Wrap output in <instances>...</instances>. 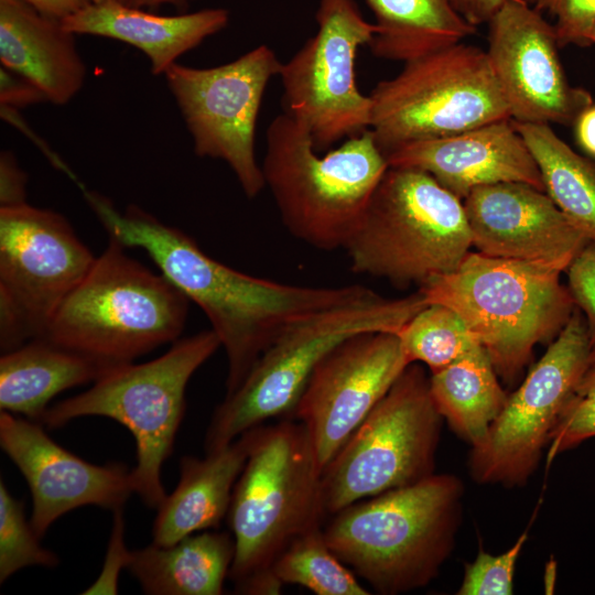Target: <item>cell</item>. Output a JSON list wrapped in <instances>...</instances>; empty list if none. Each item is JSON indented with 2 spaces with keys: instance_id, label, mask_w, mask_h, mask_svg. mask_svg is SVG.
Here are the masks:
<instances>
[{
  "instance_id": "cell-36",
  "label": "cell",
  "mask_w": 595,
  "mask_h": 595,
  "mask_svg": "<svg viewBox=\"0 0 595 595\" xmlns=\"http://www.w3.org/2000/svg\"><path fill=\"white\" fill-rule=\"evenodd\" d=\"M125 523L122 508L113 511V524L102 570L83 594H117L121 569L127 567L130 553L123 539Z\"/></svg>"
},
{
  "instance_id": "cell-32",
  "label": "cell",
  "mask_w": 595,
  "mask_h": 595,
  "mask_svg": "<svg viewBox=\"0 0 595 595\" xmlns=\"http://www.w3.org/2000/svg\"><path fill=\"white\" fill-rule=\"evenodd\" d=\"M595 437V365H589L566 401L547 447V468L562 453Z\"/></svg>"
},
{
  "instance_id": "cell-11",
  "label": "cell",
  "mask_w": 595,
  "mask_h": 595,
  "mask_svg": "<svg viewBox=\"0 0 595 595\" xmlns=\"http://www.w3.org/2000/svg\"><path fill=\"white\" fill-rule=\"evenodd\" d=\"M443 418L410 364L322 472L326 515L434 474Z\"/></svg>"
},
{
  "instance_id": "cell-15",
  "label": "cell",
  "mask_w": 595,
  "mask_h": 595,
  "mask_svg": "<svg viewBox=\"0 0 595 595\" xmlns=\"http://www.w3.org/2000/svg\"><path fill=\"white\" fill-rule=\"evenodd\" d=\"M282 63L267 45L215 67L174 63L163 74L201 158L225 161L248 198L264 187L255 151L256 123L269 80Z\"/></svg>"
},
{
  "instance_id": "cell-27",
  "label": "cell",
  "mask_w": 595,
  "mask_h": 595,
  "mask_svg": "<svg viewBox=\"0 0 595 595\" xmlns=\"http://www.w3.org/2000/svg\"><path fill=\"white\" fill-rule=\"evenodd\" d=\"M430 391L443 420L470 446L483 441L508 399L482 346L432 372Z\"/></svg>"
},
{
  "instance_id": "cell-33",
  "label": "cell",
  "mask_w": 595,
  "mask_h": 595,
  "mask_svg": "<svg viewBox=\"0 0 595 595\" xmlns=\"http://www.w3.org/2000/svg\"><path fill=\"white\" fill-rule=\"evenodd\" d=\"M529 538L527 528L516 542L500 554L479 549L475 560L466 563L458 595H510L517 561Z\"/></svg>"
},
{
  "instance_id": "cell-39",
  "label": "cell",
  "mask_w": 595,
  "mask_h": 595,
  "mask_svg": "<svg viewBox=\"0 0 595 595\" xmlns=\"http://www.w3.org/2000/svg\"><path fill=\"white\" fill-rule=\"evenodd\" d=\"M40 13L64 21L93 3V0H21Z\"/></svg>"
},
{
  "instance_id": "cell-9",
  "label": "cell",
  "mask_w": 595,
  "mask_h": 595,
  "mask_svg": "<svg viewBox=\"0 0 595 595\" xmlns=\"http://www.w3.org/2000/svg\"><path fill=\"white\" fill-rule=\"evenodd\" d=\"M219 347L212 328L178 338L162 356L119 366L90 389L52 405L41 423L55 429L80 416L99 415L125 425L136 441L134 493L147 506L158 508L166 496L161 469L184 416L186 386Z\"/></svg>"
},
{
  "instance_id": "cell-35",
  "label": "cell",
  "mask_w": 595,
  "mask_h": 595,
  "mask_svg": "<svg viewBox=\"0 0 595 595\" xmlns=\"http://www.w3.org/2000/svg\"><path fill=\"white\" fill-rule=\"evenodd\" d=\"M569 291L585 317L591 346L595 345V244H587L567 269Z\"/></svg>"
},
{
  "instance_id": "cell-38",
  "label": "cell",
  "mask_w": 595,
  "mask_h": 595,
  "mask_svg": "<svg viewBox=\"0 0 595 595\" xmlns=\"http://www.w3.org/2000/svg\"><path fill=\"white\" fill-rule=\"evenodd\" d=\"M26 174L9 151L0 155V207L17 206L25 202Z\"/></svg>"
},
{
  "instance_id": "cell-10",
  "label": "cell",
  "mask_w": 595,
  "mask_h": 595,
  "mask_svg": "<svg viewBox=\"0 0 595 595\" xmlns=\"http://www.w3.org/2000/svg\"><path fill=\"white\" fill-rule=\"evenodd\" d=\"M369 96V129L383 154L511 119L486 51L463 42L405 62Z\"/></svg>"
},
{
  "instance_id": "cell-12",
  "label": "cell",
  "mask_w": 595,
  "mask_h": 595,
  "mask_svg": "<svg viewBox=\"0 0 595 595\" xmlns=\"http://www.w3.org/2000/svg\"><path fill=\"white\" fill-rule=\"evenodd\" d=\"M96 257L61 214L28 203L0 207V347L43 336Z\"/></svg>"
},
{
  "instance_id": "cell-8",
  "label": "cell",
  "mask_w": 595,
  "mask_h": 595,
  "mask_svg": "<svg viewBox=\"0 0 595 595\" xmlns=\"http://www.w3.org/2000/svg\"><path fill=\"white\" fill-rule=\"evenodd\" d=\"M426 305L419 291L400 299L375 292L298 321L259 356L241 383L215 409L206 432V452L271 419L292 418L315 367L335 346L360 333L398 334Z\"/></svg>"
},
{
  "instance_id": "cell-21",
  "label": "cell",
  "mask_w": 595,
  "mask_h": 595,
  "mask_svg": "<svg viewBox=\"0 0 595 595\" xmlns=\"http://www.w3.org/2000/svg\"><path fill=\"white\" fill-rule=\"evenodd\" d=\"M0 61L55 105L67 104L86 77L75 34L21 0H0Z\"/></svg>"
},
{
  "instance_id": "cell-34",
  "label": "cell",
  "mask_w": 595,
  "mask_h": 595,
  "mask_svg": "<svg viewBox=\"0 0 595 595\" xmlns=\"http://www.w3.org/2000/svg\"><path fill=\"white\" fill-rule=\"evenodd\" d=\"M534 8L555 18L553 24L560 47L589 46L595 28V0H536Z\"/></svg>"
},
{
  "instance_id": "cell-42",
  "label": "cell",
  "mask_w": 595,
  "mask_h": 595,
  "mask_svg": "<svg viewBox=\"0 0 595 595\" xmlns=\"http://www.w3.org/2000/svg\"><path fill=\"white\" fill-rule=\"evenodd\" d=\"M188 1L190 0H129L128 4L141 9H155L166 4L180 8L185 6Z\"/></svg>"
},
{
  "instance_id": "cell-24",
  "label": "cell",
  "mask_w": 595,
  "mask_h": 595,
  "mask_svg": "<svg viewBox=\"0 0 595 595\" xmlns=\"http://www.w3.org/2000/svg\"><path fill=\"white\" fill-rule=\"evenodd\" d=\"M110 370L104 364L44 337L33 338L2 353L0 409L41 423L48 402L56 394L95 382Z\"/></svg>"
},
{
  "instance_id": "cell-4",
  "label": "cell",
  "mask_w": 595,
  "mask_h": 595,
  "mask_svg": "<svg viewBox=\"0 0 595 595\" xmlns=\"http://www.w3.org/2000/svg\"><path fill=\"white\" fill-rule=\"evenodd\" d=\"M563 271L548 262L468 252L454 271L428 280L419 292L428 304L457 312L497 375L511 382L534 346L558 336L576 309L560 282Z\"/></svg>"
},
{
  "instance_id": "cell-20",
  "label": "cell",
  "mask_w": 595,
  "mask_h": 595,
  "mask_svg": "<svg viewBox=\"0 0 595 595\" xmlns=\"http://www.w3.org/2000/svg\"><path fill=\"white\" fill-rule=\"evenodd\" d=\"M385 156L390 167L429 173L461 199L477 187L498 183H523L545 192L539 166L511 119L410 142Z\"/></svg>"
},
{
  "instance_id": "cell-37",
  "label": "cell",
  "mask_w": 595,
  "mask_h": 595,
  "mask_svg": "<svg viewBox=\"0 0 595 595\" xmlns=\"http://www.w3.org/2000/svg\"><path fill=\"white\" fill-rule=\"evenodd\" d=\"M0 101L1 106L15 109L47 101V98L32 80L1 65Z\"/></svg>"
},
{
  "instance_id": "cell-17",
  "label": "cell",
  "mask_w": 595,
  "mask_h": 595,
  "mask_svg": "<svg viewBox=\"0 0 595 595\" xmlns=\"http://www.w3.org/2000/svg\"><path fill=\"white\" fill-rule=\"evenodd\" d=\"M487 24L486 54L511 120L573 126L593 97L570 84L553 24L527 0H506Z\"/></svg>"
},
{
  "instance_id": "cell-41",
  "label": "cell",
  "mask_w": 595,
  "mask_h": 595,
  "mask_svg": "<svg viewBox=\"0 0 595 595\" xmlns=\"http://www.w3.org/2000/svg\"><path fill=\"white\" fill-rule=\"evenodd\" d=\"M573 126L577 143L587 154L595 158V105L585 108Z\"/></svg>"
},
{
  "instance_id": "cell-26",
  "label": "cell",
  "mask_w": 595,
  "mask_h": 595,
  "mask_svg": "<svg viewBox=\"0 0 595 595\" xmlns=\"http://www.w3.org/2000/svg\"><path fill=\"white\" fill-rule=\"evenodd\" d=\"M377 32L369 43L376 57L409 62L463 42L476 33L454 0H365Z\"/></svg>"
},
{
  "instance_id": "cell-29",
  "label": "cell",
  "mask_w": 595,
  "mask_h": 595,
  "mask_svg": "<svg viewBox=\"0 0 595 595\" xmlns=\"http://www.w3.org/2000/svg\"><path fill=\"white\" fill-rule=\"evenodd\" d=\"M272 572L282 585H300L316 595L370 594L332 551L323 527L314 528L291 542L275 560Z\"/></svg>"
},
{
  "instance_id": "cell-31",
  "label": "cell",
  "mask_w": 595,
  "mask_h": 595,
  "mask_svg": "<svg viewBox=\"0 0 595 595\" xmlns=\"http://www.w3.org/2000/svg\"><path fill=\"white\" fill-rule=\"evenodd\" d=\"M40 537L25 519L24 505L0 482V583L26 566L54 567L56 553L42 547Z\"/></svg>"
},
{
  "instance_id": "cell-25",
  "label": "cell",
  "mask_w": 595,
  "mask_h": 595,
  "mask_svg": "<svg viewBox=\"0 0 595 595\" xmlns=\"http://www.w3.org/2000/svg\"><path fill=\"white\" fill-rule=\"evenodd\" d=\"M232 534L202 531L172 545L131 551L127 569L150 595H219L232 564Z\"/></svg>"
},
{
  "instance_id": "cell-1",
  "label": "cell",
  "mask_w": 595,
  "mask_h": 595,
  "mask_svg": "<svg viewBox=\"0 0 595 595\" xmlns=\"http://www.w3.org/2000/svg\"><path fill=\"white\" fill-rule=\"evenodd\" d=\"M109 237L127 248H141L210 322L224 347L226 394L245 379L259 356L298 321L334 306L364 300L366 286H304L253 277L215 260L184 231L138 206L123 212L110 199L83 190Z\"/></svg>"
},
{
  "instance_id": "cell-7",
  "label": "cell",
  "mask_w": 595,
  "mask_h": 595,
  "mask_svg": "<svg viewBox=\"0 0 595 595\" xmlns=\"http://www.w3.org/2000/svg\"><path fill=\"white\" fill-rule=\"evenodd\" d=\"M472 246L461 198L426 172L389 166L344 250L355 273L405 288L454 271Z\"/></svg>"
},
{
  "instance_id": "cell-16",
  "label": "cell",
  "mask_w": 595,
  "mask_h": 595,
  "mask_svg": "<svg viewBox=\"0 0 595 595\" xmlns=\"http://www.w3.org/2000/svg\"><path fill=\"white\" fill-rule=\"evenodd\" d=\"M399 336H350L315 367L292 419L306 429L322 470L409 366Z\"/></svg>"
},
{
  "instance_id": "cell-23",
  "label": "cell",
  "mask_w": 595,
  "mask_h": 595,
  "mask_svg": "<svg viewBox=\"0 0 595 595\" xmlns=\"http://www.w3.org/2000/svg\"><path fill=\"white\" fill-rule=\"evenodd\" d=\"M250 446L249 431L203 458L183 456L175 489L156 508L153 543L172 545L196 532L219 528Z\"/></svg>"
},
{
  "instance_id": "cell-6",
  "label": "cell",
  "mask_w": 595,
  "mask_h": 595,
  "mask_svg": "<svg viewBox=\"0 0 595 595\" xmlns=\"http://www.w3.org/2000/svg\"><path fill=\"white\" fill-rule=\"evenodd\" d=\"M266 140L261 167L284 226L314 248L344 249L389 167L371 130L321 156L309 131L284 112Z\"/></svg>"
},
{
  "instance_id": "cell-2",
  "label": "cell",
  "mask_w": 595,
  "mask_h": 595,
  "mask_svg": "<svg viewBox=\"0 0 595 595\" xmlns=\"http://www.w3.org/2000/svg\"><path fill=\"white\" fill-rule=\"evenodd\" d=\"M248 458L232 490L227 520L235 541L229 576L239 594L277 595L272 567L296 538L322 527V468L299 421L249 430Z\"/></svg>"
},
{
  "instance_id": "cell-46",
  "label": "cell",
  "mask_w": 595,
  "mask_h": 595,
  "mask_svg": "<svg viewBox=\"0 0 595 595\" xmlns=\"http://www.w3.org/2000/svg\"><path fill=\"white\" fill-rule=\"evenodd\" d=\"M529 3L533 4L536 0H527Z\"/></svg>"
},
{
  "instance_id": "cell-19",
  "label": "cell",
  "mask_w": 595,
  "mask_h": 595,
  "mask_svg": "<svg viewBox=\"0 0 595 595\" xmlns=\"http://www.w3.org/2000/svg\"><path fill=\"white\" fill-rule=\"evenodd\" d=\"M472 245L495 258L541 261L565 270L589 241L543 191L498 183L464 198Z\"/></svg>"
},
{
  "instance_id": "cell-5",
  "label": "cell",
  "mask_w": 595,
  "mask_h": 595,
  "mask_svg": "<svg viewBox=\"0 0 595 595\" xmlns=\"http://www.w3.org/2000/svg\"><path fill=\"white\" fill-rule=\"evenodd\" d=\"M126 248L109 237L41 337L111 369L180 338L188 299Z\"/></svg>"
},
{
  "instance_id": "cell-44",
  "label": "cell",
  "mask_w": 595,
  "mask_h": 595,
  "mask_svg": "<svg viewBox=\"0 0 595 595\" xmlns=\"http://www.w3.org/2000/svg\"><path fill=\"white\" fill-rule=\"evenodd\" d=\"M589 365H595V345L592 346L589 353Z\"/></svg>"
},
{
  "instance_id": "cell-45",
  "label": "cell",
  "mask_w": 595,
  "mask_h": 595,
  "mask_svg": "<svg viewBox=\"0 0 595 595\" xmlns=\"http://www.w3.org/2000/svg\"><path fill=\"white\" fill-rule=\"evenodd\" d=\"M591 42H592V44H595V28H594V30H593V32L591 34Z\"/></svg>"
},
{
  "instance_id": "cell-22",
  "label": "cell",
  "mask_w": 595,
  "mask_h": 595,
  "mask_svg": "<svg viewBox=\"0 0 595 595\" xmlns=\"http://www.w3.org/2000/svg\"><path fill=\"white\" fill-rule=\"evenodd\" d=\"M73 34L109 37L136 46L151 63L154 75L164 74L187 51L229 22V12L209 8L178 15H159L128 3H90L65 19Z\"/></svg>"
},
{
  "instance_id": "cell-3",
  "label": "cell",
  "mask_w": 595,
  "mask_h": 595,
  "mask_svg": "<svg viewBox=\"0 0 595 595\" xmlns=\"http://www.w3.org/2000/svg\"><path fill=\"white\" fill-rule=\"evenodd\" d=\"M464 486L452 474L354 502L332 515L324 538L358 577L382 595L426 586L451 555Z\"/></svg>"
},
{
  "instance_id": "cell-18",
  "label": "cell",
  "mask_w": 595,
  "mask_h": 595,
  "mask_svg": "<svg viewBox=\"0 0 595 595\" xmlns=\"http://www.w3.org/2000/svg\"><path fill=\"white\" fill-rule=\"evenodd\" d=\"M0 445L29 485L30 522L40 538L73 509L93 505L115 511L134 493L123 464L88 463L58 445L42 423L7 411L0 413Z\"/></svg>"
},
{
  "instance_id": "cell-30",
  "label": "cell",
  "mask_w": 595,
  "mask_h": 595,
  "mask_svg": "<svg viewBox=\"0 0 595 595\" xmlns=\"http://www.w3.org/2000/svg\"><path fill=\"white\" fill-rule=\"evenodd\" d=\"M397 335L409 364L422 363L431 374L480 346L461 315L439 303L424 306Z\"/></svg>"
},
{
  "instance_id": "cell-43",
  "label": "cell",
  "mask_w": 595,
  "mask_h": 595,
  "mask_svg": "<svg viewBox=\"0 0 595 595\" xmlns=\"http://www.w3.org/2000/svg\"><path fill=\"white\" fill-rule=\"evenodd\" d=\"M108 2L128 3L129 0H93V3H108Z\"/></svg>"
},
{
  "instance_id": "cell-28",
  "label": "cell",
  "mask_w": 595,
  "mask_h": 595,
  "mask_svg": "<svg viewBox=\"0 0 595 595\" xmlns=\"http://www.w3.org/2000/svg\"><path fill=\"white\" fill-rule=\"evenodd\" d=\"M512 122L539 166L545 193L571 224L595 244V162L576 153L551 125Z\"/></svg>"
},
{
  "instance_id": "cell-14",
  "label": "cell",
  "mask_w": 595,
  "mask_h": 595,
  "mask_svg": "<svg viewBox=\"0 0 595 595\" xmlns=\"http://www.w3.org/2000/svg\"><path fill=\"white\" fill-rule=\"evenodd\" d=\"M591 342L584 315L571 318L472 446L468 469L479 484L523 486L536 472L558 419L589 366Z\"/></svg>"
},
{
  "instance_id": "cell-40",
  "label": "cell",
  "mask_w": 595,
  "mask_h": 595,
  "mask_svg": "<svg viewBox=\"0 0 595 595\" xmlns=\"http://www.w3.org/2000/svg\"><path fill=\"white\" fill-rule=\"evenodd\" d=\"M506 0H454L461 14L474 26L488 23Z\"/></svg>"
},
{
  "instance_id": "cell-13",
  "label": "cell",
  "mask_w": 595,
  "mask_h": 595,
  "mask_svg": "<svg viewBox=\"0 0 595 595\" xmlns=\"http://www.w3.org/2000/svg\"><path fill=\"white\" fill-rule=\"evenodd\" d=\"M317 32L285 63L279 76L285 113L310 133L317 152L370 128L372 102L355 79L360 46L377 26L355 0H320Z\"/></svg>"
}]
</instances>
